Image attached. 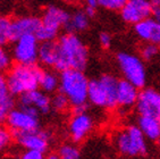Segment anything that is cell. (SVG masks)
<instances>
[{"mask_svg": "<svg viewBox=\"0 0 160 159\" xmlns=\"http://www.w3.org/2000/svg\"><path fill=\"white\" fill-rule=\"evenodd\" d=\"M59 57L55 68L65 70L67 68L82 69L89 61V49L85 43L74 32H69L60 37L58 42Z\"/></svg>", "mask_w": 160, "mask_h": 159, "instance_id": "1", "label": "cell"}, {"mask_svg": "<svg viewBox=\"0 0 160 159\" xmlns=\"http://www.w3.org/2000/svg\"><path fill=\"white\" fill-rule=\"evenodd\" d=\"M89 80L82 69L67 68L60 72L59 91L69 100L72 107H85L88 101Z\"/></svg>", "mask_w": 160, "mask_h": 159, "instance_id": "2", "label": "cell"}, {"mask_svg": "<svg viewBox=\"0 0 160 159\" xmlns=\"http://www.w3.org/2000/svg\"><path fill=\"white\" fill-rule=\"evenodd\" d=\"M112 143L124 157H140L148 153L147 138L139 126L128 125L117 130L112 135Z\"/></svg>", "mask_w": 160, "mask_h": 159, "instance_id": "3", "label": "cell"}, {"mask_svg": "<svg viewBox=\"0 0 160 159\" xmlns=\"http://www.w3.org/2000/svg\"><path fill=\"white\" fill-rule=\"evenodd\" d=\"M42 70L35 65L17 64L12 66L7 74V83L14 95H24L39 88Z\"/></svg>", "mask_w": 160, "mask_h": 159, "instance_id": "4", "label": "cell"}, {"mask_svg": "<svg viewBox=\"0 0 160 159\" xmlns=\"http://www.w3.org/2000/svg\"><path fill=\"white\" fill-rule=\"evenodd\" d=\"M116 59L124 79L139 89L144 88L147 83V69L142 59L129 52H119Z\"/></svg>", "mask_w": 160, "mask_h": 159, "instance_id": "5", "label": "cell"}, {"mask_svg": "<svg viewBox=\"0 0 160 159\" xmlns=\"http://www.w3.org/2000/svg\"><path fill=\"white\" fill-rule=\"evenodd\" d=\"M39 116L34 108L22 106L17 109H12L7 117V125L12 133L28 132L39 129Z\"/></svg>", "mask_w": 160, "mask_h": 159, "instance_id": "6", "label": "cell"}, {"mask_svg": "<svg viewBox=\"0 0 160 159\" xmlns=\"http://www.w3.org/2000/svg\"><path fill=\"white\" fill-rule=\"evenodd\" d=\"M12 59L17 64L37 65L39 61V40L34 34H26L14 41Z\"/></svg>", "mask_w": 160, "mask_h": 159, "instance_id": "7", "label": "cell"}, {"mask_svg": "<svg viewBox=\"0 0 160 159\" xmlns=\"http://www.w3.org/2000/svg\"><path fill=\"white\" fill-rule=\"evenodd\" d=\"M94 127V121L85 110H75L74 115L68 122L67 132L72 141L75 143L82 142L92 132Z\"/></svg>", "mask_w": 160, "mask_h": 159, "instance_id": "8", "label": "cell"}, {"mask_svg": "<svg viewBox=\"0 0 160 159\" xmlns=\"http://www.w3.org/2000/svg\"><path fill=\"white\" fill-rule=\"evenodd\" d=\"M151 14L152 6L149 0H126L125 5L120 9L123 21L132 25L149 18Z\"/></svg>", "mask_w": 160, "mask_h": 159, "instance_id": "9", "label": "cell"}, {"mask_svg": "<svg viewBox=\"0 0 160 159\" xmlns=\"http://www.w3.org/2000/svg\"><path fill=\"white\" fill-rule=\"evenodd\" d=\"M14 138L17 143L24 149H35L40 150L46 153L49 148L50 134L46 131L41 130H32L28 132H17L14 133Z\"/></svg>", "mask_w": 160, "mask_h": 159, "instance_id": "10", "label": "cell"}, {"mask_svg": "<svg viewBox=\"0 0 160 159\" xmlns=\"http://www.w3.org/2000/svg\"><path fill=\"white\" fill-rule=\"evenodd\" d=\"M135 106L141 116L160 117V92L152 88L143 89L139 93Z\"/></svg>", "mask_w": 160, "mask_h": 159, "instance_id": "11", "label": "cell"}, {"mask_svg": "<svg viewBox=\"0 0 160 159\" xmlns=\"http://www.w3.org/2000/svg\"><path fill=\"white\" fill-rule=\"evenodd\" d=\"M69 19H71V14L67 10L57 6H50L43 13L41 24L59 32L62 28L67 26Z\"/></svg>", "mask_w": 160, "mask_h": 159, "instance_id": "12", "label": "cell"}, {"mask_svg": "<svg viewBox=\"0 0 160 159\" xmlns=\"http://www.w3.org/2000/svg\"><path fill=\"white\" fill-rule=\"evenodd\" d=\"M21 105L34 108L40 115H44L51 109V99L44 91L35 89L21 95Z\"/></svg>", "mask_w": 160, "mask_h": 159, "instance_id": "13", "label": "cell"}, {"mask_svg": "<svg viewBox=\"0 0 160 159\" xmlns=\"http://www.w3.org/2000/svg\"><path fill=\"white\" fill-rule=\"evenodd\" d=\"M134 32L142 41L160 47V23L153 18H145L134 25Z\"/></svg>", "mask_w": 160, "mask_h": 159, "instance_id": "14", "label": "cell"}, {"mask_svg": "<svg viewBox=\"0 0 160 159\" xmlns=\"http://www.w3.org/2000/svg\"><path fill=\"white\" fill-rule=\"evenodd\" d=\"M139 88L128 82L127 80H122L118 83L117 91V107L123 109H129L135 106L139 98Z\"/></svg>", "mask_w": 160, "mask_h": 159, "instance_id": "15", "label": "cell"}, {"mask_svg": "<svg viewBox=\"0 0 160 159\" xmlns=\"http://www.w3.org/2000/svg\"><path fill=\"white\" fill-rule=\"evenodd\" d=\"M41 19L34 16H23L16 19H12V41H15L18 38L26 34H34L40 28Z\"/></svg>", "mask_w": 160, "mask_h": 159, "instance_id": "16", "label": "cell"}, {"mask_svg": "<svg viewBox=\"0 0 160 159\" xmlns=\"http://www.w3.org/2000/svg\"><path fill=\"white\" fill-rule=\"evenodd\" d=\"M88 101H90V104H92L96 107L108 109V97L106 93L105 86L101 83L100 79L89 81Z\"/></svg>", "mask_w": 160, "mask_h": 159, "instance_id": "17", "label": "cell"}, {"mask_svg": "<svg viewBox=\"0 0 160 159\" xmlns=\"http://www.w3.org/2000/svg\"><path fill=\"white\" fill-rule=\"evenodd\" d=\"M138 126L144 134L147 140L153 142L160 141V117L140 115Z\"/></svg>", "mask_w": 160, "mask_h": 159, "instance_id": "18", "label": "cell"}, {"mask_svg": "<svg viewBox=\"0 0 160 159\" xmlns=\"http://www.w3.org/2000/svg\"><path fill=\"white\" fill-rule=\"evenodd\" d=\"M59 57L58 43L52 41H43L39 46V61L47 67H55Z\"/></svg>", "mask_w": 160, "mask_h": 159, "instance_id": "19", "label": "cell"}, {"mask_svg": "<svg viewBox=\"0 0 160 159\" xmlns=\"http://www.w3.org/2000/svg\"><path fill=\"white\" fill-rule=\"evenodd\" d=\"M90 17L88 14L82 10L74 13L73 15H71V19L68 22L66 28L69 30L71 32H83L86 28H89L90 25Z\"/></svg>", "mask_w": 160, "mask_h": 159, "instance_id": "20", "label": "cell"}, {"mask_svg": "<svg viewBox=\"0 0 160 159\" xmlns=\"http://www.w3.org/2000/svg\"><path fill=\"white\" fill-rule=\"evenodd\" d=\"M39 88L46 93H53L59 89V76L50 70H42Z\"/></svg>", "mask_w": 160, "mask_h": 159, "instance_id": "21", "label": "cell"}, {"mask_svg": "<svg viewBox=\"0 0 160 159\" xmlns=\"http://www.w3.org/2000/svg\"><path fill=\"white\" fill-rule=\"evenodd\" d=\"M0 106L12 110L14 107V95L9 90L6 76L0 73Z\"/></svg>", "mask_w": 160, "mask_h": 159, "instance_id": "22", "label": "cell"}, {"mask_svg": "<svg viewBox=\"0 0 160 159\" xmlns=\"http://www.w3.org/2000/svg\"><path fill=\"white\" fill-rule=\"evenodd\" d=\"M12 19L8 16H0V46L3 47L12 41Z\"/></svg>", "mask_w": 160, "mask_h": 159, "instance_id": "23", "label": "cell"}, {"mask_svg": "<svg viewBox=\"0 0 160 159\" xmlns=\"http://www.w3.org/2000/svg\"><path fill=\"white\" fill-rule=\"evenodd\" d=\"M58 157L62 159H78L81 151L76 144L62 143L58 149Z\"/></svg>", "mask_w": 160, "mask_h": 159, "instance_id": "24", "label": "cell"}, {"mask_svg": "<svg viewBox=\"0 0 160 159\" xmlns=\"http://www.w3.org/2000/svg\"><path fill=\"white\" fill-rule=\"evenodd\" d=\"M69 107H71L69 100L62 92L56 93L51 98V109H53L57 113H65Z\"/></svg>", "mask_w": 160, "mask_h": 159, "instance_id": "25", "label": "cell"}, {"mask_svg": "<svg viewBox=\"0 0 160 159\" xmlns=\"http://www.w3.org/2000/svg\"><path fill=\"white\" fill-rule=\"evenodd\" d=\"M159 46L154 44V43L150 42H145L143 46L141 47L140 49V54H141V57L144 60H152L154 57H157L158 54H159Z\"/></svg>", "mask_w": 160, "mask_h": 159, "instance_id": "26", "label": "cell"}, {"mask_svg": "<svg viewBox=\"0 0 160 159\" xmlns=\"http://www.w3.org/2000/svg\"><path fill=\"white\" fill-rule=\"evenodd\" d=\"M12 141V132L10 129L0 124V152H2L10 147Z\"/></svg>", "mask_w": 160, "mask_h": 159, "instance_id": "27", "label": "cell"}, {"mask_svg": "<svg viewBox=\"0 0 160 159\" xmlns=\"http://www.w3.org/2000/svg\"><path fill=\"white\" fill-rule=\"evenodd\" d=\"M58 35V32L57 31H53L51 28H47L44 25L41 24L40 28H38V31L35 32V37L39 41L43 42V41H52L57 38Z\"/></svg>", "mask_w": 160, "mask_h": 159, "instance_id": "28", "label": "cell"}, {"mask_svg": "<svg viewBox=\"0 0 160 159\" xmlns=\"http://www.w3.org/2000/svg\"><path fill=\"white\" fill-rule=\"evenodd\" d=\"M126 0H99V6L111 12H117L123 8Z\"/></svg>", "mask_w": 160, "mask_h": 159, "instance_id": "29", "label": "cell"}, {"mask_svg": "<svg viewBox=\"0 0 160 159\" xmlns=\"http://www.w3.org/2000/svg\"><path fill=\"white\" fill-rule=\"evenodd\" d=\"M12 58L9 52L0 46V73H3L12 67Z\"/></svg>", "mask_w": 160, "mask_h": 159, "instance_id": "30", "label": "cell"}, {"mask_svg": "<svg viewBox=\"0 0 160 159\" xmlns=\"http://www.w3.org/2000/svg\"><path fill=\"white\" fill-rule=\"evenodd\" d=\"M43 156H44V152L35 149H25L24 152L22 153L23 159H42Z\"/></svg>", "mask_w": 160, "mask_h": 159, "instance_id": "31", "label": "cell"}, {"mask_svg": "<svg viewBox=\"0 0 160 159\" xmlns=\"http://www.w3.org/2000/svg\"><path fill=\"white\" fill-rule=\"evenodd\" d=\"M85 3V13L90 17L96 15V10L99 6V0H84Z\"/></svg>", "mask_w": 160, "mask_h": 159, "instance_id": "32", "label": "cell"}, {"mask_svg": "<svg viewBox=\"0 0 160 159\" xmlns=\"http://www.w3.org/2000/svg\"><path fill=\"white\" fill-rule=\"evenodd\" d=\"M111 42H112V39H111L109 33H107V32H101V33L99 34V43H100V46H101L103 49H109L111 46Z\"/></svg>", "mask_w": 160, "mask_h": 159, "instance_id": "33", "label": "cell"}, {"mask_svg": "<svg viewBox=\"0 0 160 159\" xmlns=\"http://www.w3.org/2000/svg\"><path fill=\"white\" fill-rule=\"evenodd\" d=\"M9 111H10L9 109L0 106V124H2V123H5L7 121V117H8Z\"/></svg>", "mask_w": 160, "mask_h": 159, "instance_id": "34", "label": "cell"}, {"mask_svg": "<svg viewBox=\"0 0 160 159\" xmlns=\"http://www.w3.org/2000/svg\"><path fill=\"white\" fill-rule=\"evenodd\" d=\"M151 16L153 17V19H156V21L160 23V7H154V8H152V14H151Z\"/></svg>", "mask_w": 160, "mask_h": 159, "instance_id": "35", "label": "cell"}, {"mask_svg": "<svg viewBox=\"0 0 160 159\" xmlns=\"http://www.w3.org/2000/svg\"><path fill=\"white\" fill-rule=\"evenodd\" d=\"M149 1H150L152 8H154V7H160V0H149Z\"/></svg>", "mask_w": 160, "mask_h": 159, "instance_id": "36", "label": "cell"}, {"mask_svg": "<svg viewBox=\"0 0 160 159\" xmlns=\"http://www.w3.org/2000/svg\"><path fill=\"white\" fill-rule=\"evenodd\" d=\"M65 1H74V0H65Z\"/></svg>", "mask_w": 160, "mask_h": 159, "instance_id": "37", "label": "cell"}]
</instances>
